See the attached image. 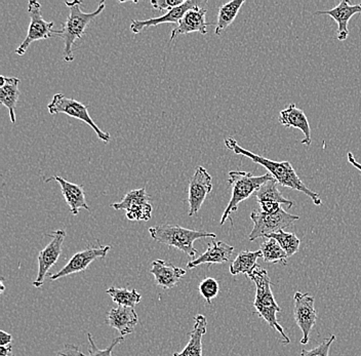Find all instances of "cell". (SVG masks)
Returning <instances> with one entry per match:
<instances>
[{
	"label": "cell",
	"mask_w": 361,
	"mask_h": 356,
	"mask_svg": "<svg viewBox=\"0 0 361 356\" xmlns=\"http://www.w3.org/2000/svg\"><path fill=\"white\" fill-rule=\"evenodd\" d=\"M51 181H56L60 184L63 196H64L65 200H66L67 204L70 207L72 215L78 216L80 209L90 211V207L87 206V200H85L83 186L71 183V182L65 180L64 178L59 177V176H54V177L49 178L47 180V182Z\"/></svg>",
	"instance_id": "21"
},
{
	"label": "cell",
	"mask_w": 361,
	"mask_h": 356,
	"mask_svg": "<svg viewBox=\"0 0 361 356\" xmlns=\"http://www.w3.org/2000/svg\"><path fill=\"white\" fill-rule=\"evenodd\" d=\"M274 179L271 173H265L263 176L252 175V173L239 172V171H231L229 172L228 183L232 188V195L229 204L223 213L221 218L220 225H224L226 221L230 218L232 213H235L238 209L239 204L245 200H248L252 195L259 190V187L269 180Z\"/></svg>",
	"instance_id": "5"
},
{
	"label": "cell",
	"mask_w": 361,
	"mask_h": 356,
	"mask_svg": "<svg viewBox=\"0 0 361 356\" xmlns=\"http://www.w3.org/2000/svg\"><path fill=\"white\" fill-rule=\"evenodd\" d=\"M250 219L254 222V228L248 235L250 242H255L258 238H266L271 234L288 228L300 220L299 216L288 214L282 207L279 211L271 214L265 213L259 209H256L250 214Z\"/></svg>",
	"instance_id": "6"
},
{
	"label": "cell",
	"mask_w": 361,
	"mask_h": 356,
	"mask_svg": "<svg viewBox=\"0 0 361 356\" xmlns=\"http://www.w3.org/2000/svg\"><path fill=\"white\" fill-rule=\"evenodd\" d=\"M150 274L154 276L157 286L164 290H169L180 283L182 277L186 274V270L164 260H155L151 266Z\"/></svg>",
	"instance_id": "20"
},
{
	"label": "cell",
	"mask_w": 361,
	"mask_h": 356,
	"mask_svg": "<svg viewBox=\"0 0 361 356\" xmlns=\"http://www.w3.org/2000/svg\"><path fill=\"white\" fill-rule=\"evenodd\" d=\"M356 13L361 15V4L352 6L349 0H342L336 8L327 11H318L315 15H327L333 18L338 24V40L345 42L349 36V21Z\"/></svg>",
	"instance_id": "15"
},
{
	"label": "cell",
	"mask_w": 361,
	"mask_h": 356,
	"mask_svg": "<svg viewBox=\"0 0 361 356\" xmlns=\"http://www.w3.org/2000/svg\"><path fill=\"white\" fill-rule=\"evenodd\" d=\"M198 6V2L195 0H186L184 4L177 6V8H173V10L169 11L166 15L161 16V17L151 18V19L143 20H133L130 23V30L135 35H139L140 32L146 28H150V27L158 26L164 23L178 24L180 20L182 19L183 16L185 15L191 8Z\"/></svg>",
	"instance_id": "16"
},
{
	"label": "cell",
	"mask_w": 361,
	"mask_h": 356,
	"mask_svg": "<svg viewBox=\"0 0 361 356\" xmlns=\"http://www.w3.org/2000/svg\"><path fill=\"white\" fill-rule=\"evenodd\" d=\"M183 4H184L183 0H153L151 1V4L155 10L166 11V13Z\"/></svg>",
	"instance_id": "33"
},
{
	"label": "cell",
	"mask_w": 361,
	"mask_h": 356,
	"mask_svg": "<svg viewBox=\"0 0 361 356\" xmlns=\"http://www.w3.org/2000/svg\"><path fill=\"white\" fill-rule=\"evenodd\" d=\"M336 338L337 337L335 335H331V337L324 339V342L315 348L311 349V350L303 349L300 356H329V349H331V344L336 341Z\"/></svg>",
	"instance_id": "32"
},
{
	"label": "cell",
	"mask_w": 361,
	"mask_h": 356,
	"mask_svg": "<svg viewBox=\"0 0 361 356\" xmlns=\"http://www.w3.org/2000/svg\"><path fill=\"white\" fill-rule=\"evenodd\" d=\"M234 247L224 242H213L207 245V252L200 254L195 260L187 263V269H193L202 264H224L229 262Z\"/></svg>",
	"instance_id": "17"
},
{
	"label": "cell",
	"mask_w": 361,
	"mask_h": 356,
	"mask_svg": "<svg viewBox=\"0 0 361 356\" xmlns=\"http://www.w3.org/2000/svg\"><path fill=\"white\" fill-rule=\"evenodd\" d=\"M248 278L256 286V297H255L254 307L256 308L259 317L269 324L270 328L274 329L281 333L282 343L288 345L290 343V339L288 337L283 328L277 321V313L281 312L277 302L273 296L269 274L267 270L264 269L262 266L257 265L256 268L247 276Z\"/></svg>",
	"instance_id": "2"
},
{
	"label": "cell",
	"mask_w": 361,
	"mask_h": 356,
	"mask_svg": "<svg viewBox=\"0 0 361 356\" xmlns=\"http://www.w3.org/2000/svg\"><path fill=\"white\" fill-rule=\"evenodd\" d=\"M207 317L197 314L194 317L193 330L189 333V342L180 352L173 356H202V338L207 333Z\"/></svg>",
	"instance_id": "23"
},
{
	"label": "cell",
	"mask_w": 361,
	"mask_h": 356,
	"mask_svg": "<svg viewBox=\"0 0 361 356\" xmlns=\"http://www.w3.org/2000/svg\"><path fill=\"white\" fill-rule=\"evenodd\" d=\"M266 238H274L277 243L281 245L282 250L286 252L288 257H293V254L298 253L301 245V240L298 236L292 232H286L283 230L276 232V233L271 234Z\"/></svg>",
	"instance_id": "29"
},
{
	"label": "cell",
	"mask_w": 361,
	"mask_h": 356,
	"mask_svg": "<svg viewBox=\"0 0 361 356\" xmlns=\"http://www.w3.org/2000/svg\"><path fill=\"white\" fill-rule=\"evenodd\" d=\"M4 288H6V287H4V278H1V283H0V292L4 293Z\"/></svg>",
	"instance_id": "38"
},
{
	"label": "cell",
	"mask_w": 361,
	"mask_h": 356,
	"mask_svg": "<svg viewBox=\"0 0 361 356\" xmlns=\"http://www.w3.org/2000/svg\"><path fill=\"white\" fill-rule=\"evenodd\" d=\"M106 293L111 297L115 303L118 304V306H123V307L135 308V306L139 304L142 300L141 295L137 290H130L126 288L111 287L107 288Z\"/></svg>",
	"instance_id": "28"
},
{
	"label": "cell",
	"mask_w": 361,
	"mask_h": 356,
	"mask_svg": "<svg viewBox=\"0 0 361 356\" xmlns=\"http://www.w3.org/2000/svg\"><path fill=\"white\" fill-rule=\"evenodd\" d=\"M245 2V0H232V1L223 4L219 8L218 20H216V29H214L216 35H221L223 31L233 23Z\"/></svg>",
	"instance_id": "25"
},
{
	"label": "cell",
	"mask_w": 361,
	"mask_h": 356,
	"mask_svg": "<svg viewBox=\"0 0 361 356\" xmlns=\"http://www.w3.org/2000/svg\"><path fill=\"white\" fill-rule=\"evenodd\" d=\"M56 356H87L83 355L76 345L67 344L56 352Z\"/></svg>",
	"instance_id": "34"
},
{
	"label": "cell",
	"mask_w": 361,
	"mask_h": 356,
	"mask_svg": "<svg viewBox=\"0 0 361 356\" xmlns=\"http://www.w3.org/2000/svg\"><path fill=\"white\" fill-rule=\"evenodd\" d=\"M207 13V8H200V6H195V8L189 10L183 16L177 27L171 31L169 40L173 42L178 36L188 35V33L198 32L202 35H207V26L213 25V23H207L205 21Z\"/></svg>",
	"instance_id": "14"
},
{
	"label": "cell",
	"mask_w": 361,
	"mask_h": 356,
	"mask_svg": "<svg viewBox=\"0 0 361 356\" xmlns=\"http://www.w3.org/2000/svg\"><path fill=\"white\" fill-rule=\"evenodd\" d=\"M0 356H15L13 353V346L8 345L0 347Z\"/></svg>",
	"instance_id": "36"
},
{
	"label": "cell",
	"mask_w": 361,
	"mask_h": 356,
	"mask_svg": "<svg viewBox=\"0 0 361 356\" xmlns=\"http://www.w3.org/2000/svg\"><path fill=\"white\" fill-rule=\"evenodd\" d=\"M110 250H111V245H105V247H87L83 251L78 252L70 259L69 262L60 271H58V274L51 276V281H58L63 277L85 271L94 261L105 258Z\"/></svg>",
	"instance_id": "13"
},
{
	"label": "cell",
	"mask_w": 361,
	"mask_h": 356,
	"mask_svg": "<svg viewBox=\"0 0 361 356\" xmlns=\"http://www.w3.org/2000/svg\"><path fill=\"white\" fill-rule=\"evenodd\" d=\"M49 236H51V242L38 254V274L35 281H33V286L35 288L42 287L49 270L60 258L63 243L65 242L67 233L64 229H58L49 233Z\"/></svg>",
	"instance_id": "10"
},
{
	"label": "cell",
	"mask_w": 361,
	"mask_h": 356,
	"mask_svg": "<svg viewBox=\"0 0 361 356\" xmlns=\"http://www.w3.org/2000/svg\"><path fill=\"white\" fill-rule=\"evenodd\" d=\"M0 102L8 108L11 123H16V107L20 97V80L17 78H6L4 75L0 76Z\"/></svg>",
	"instance_id": "22"
},
{
	"label": "cell",
	"mask_w": 361,
	"mask_h": 356,
	"mask_svg": "<svg viewBox=\"0 0 361 356\" xmlns=\"http://www.w3.org/2000/svg\"><path fill=\"white\" fill-rule=\"evenodd\" d=\"M198 290H200V295L207 301V303L212 304L213 299L216 298L219 292H220V286H219L216 279L213 278V277H207L200 283Z\"/></svg>",
	"instance_id": "30"
},
{
	"label": "cell",
	"mask_w": 361,
	"mask_h": 356,
	"mask_svg": "<svg viewBox=\"0 0 361 356\" xmlns=\"http://www.w3.org/2000/svg\"><path fill=\"white\" fill-rule=\"evenodd\" d=\"M259 251L263 254L266 263L286 265L288 256L274 238H267L265 242L262 243Z\"/></svg>",
	"instance_id": "27"
},
{
	"label": "cell",
	"mask_w": 361,
	"mask_h": 356,
	"mask_svg": "<svg viewBox=\"0 0 361 356\" xmlns=\"http://www.w3.org/2000/svg\"><path fill=\"white\" fill-rule=\"evenodd\" d=\"M139 322V317L135 308L118 306L108 312L106 324L115 329L121 337L134 333L135 326Z\"/></svg>",
	"instance_id": "19"
},
{
	"label": "cell",
	"mask_w": 361,
	"mask_h": 356,
	"mask_svg": "<svg viewBox=\"0 0 361 356\" xmlns=\"http://www.w3.org/2000/svg\"><path fill=\"white\" fill-rule=\"evenodd\" d=\"M47 110L51 115L66 114L68 116L73 117V118L87 123L96 133L99 140L103 141L104 143H109L110 140H111L109 133L103 132L92 121L87 106L83 105L82 103L78 102L74 99L67 98L63 94H56L53 97L51 102L47 105Z\"/></svg>",
	"instance_id": "7"
},
{
	"label": "cell",
	"mask_w": 361,
	"mask_h": 356,
	"mask_svg": "<svg viewBox=\"0 0 361 356\" xmlns=\"http://www.w3.org/2000/svg\"><path fill=\"white\" fill-rule=\"evenodd\" d=\"M259 258H263L262 252L243 251L237 254L234 261L230 264V274L232 276H238V274H245L248 276L252 270L256 268L257 261Z\"/></svg>",
	"instance_id": "26"
},
{
	"label": "cell",
	"mask_w": 361,
	"mask_h": 356,
	"mask_svg": "<svg viewBox=\"0 0 361 356\" xmlns=\"http://www.w3.org/2000/svg\"><path fill=\"white\" fill-rule=\"evenodd\" d=\"M347 159H348V161L350 164H352V166H354V168H357L358 171H360L361 172V164L360 162L356 161L355 156H354L353 153L349 152L348 155H347Z\"/></svg>",
	"instance_id": "37"
},
{
	"label": "cell",
	"mask_w": 361,
	"mask_h": 356,
	"mask_svg": "<svg viewBox=\"0 0 361 356\" xmlns=\"http://www.w3.org/2000/svg\"><path fill=\"white\" fill-rule=\"evenodd\" d=\"M293 302H295L293 314H295V322L303 333L301 344L306 345L309 343V336L317 319V312L314 308L315 299L310 294L297 292L293 296Z\"/></svg>",
	"instance_id": "11"
},
{
	"label": "cell",
	"mask_w": 361,
	"mask_h": 356,
	"mask_svg": "<svg viewBox=\"0 0 361 356\" xmlns=\"http://www.w3.org/2000/svg\"><path fill=\"white\" fill-rule=\"evenodd\" d=\"M150 197L145 188L135 189L124 195L121 202L112 204L111 207L116 211H126V218L134 222L149 221L152 217L153 207Z\"/></svg>",
	"instance_id": "9"
},
{
	"label": "cell",
	"mask_w": 361,
	"mask_h": 356,
	"mask_svg": "<svg viewBox=\"0 0 361 356\" xmlns=\"http://www.w3.org/2000/svg\"><path fill=\"white\" fill-rule=\"evenodd\" d=\"M65 4L70 8L69 17L63 24L61 30H54V35L62 38L64 42V61L70 63L74 60L73 49H72L73 44H75L76 40L80 39L85 35L87 27L94 18L98 17L103 12L106 4L104 1L100 2L98 8L92 13L82 12L80 10L82 2L79 0L66 1Z\"/></svg>",
	"instance_id": "3"
},
{
	"label": "cell",
	"mask_w": 361,
	"mask_h": 356,
	"mask_svg": "<svg viewBox=\"0 0 361 356\" xmlns=\"http://www.w3.org/2000/svg\"><path fill=\"white\" fill-rule=\"evenodd\" d=\"M255 196H256L259 204H281V206L284 204L290 209L293 206V202L286 200L281 195V191L279 190V183L275 179L269 180L262 185L259 190L255 193Z\"/></svg>",
	"instance_id": "24"
},
{
	"label": "cell",
	"mask_w": 361,
	"mask_h": 356,
	"mask_svg": "<svg viewBox=\"0 0 361 356\" xmlns=\"http://www.w3.org/2000/svg\"><path fill=\"white\" fill-rule=\"evenodd\" d=\"M225 145L228 149L233 151L235 154L247 157L250 161H254L255 164L264 166L272 175V177L276 180L277 183L293 189V190H298L300 192L305 193L308 197L311 198L315 206H322V200L320 198V195L309 189L303 183V181L300 179L299 176H298L297 172H295L290 161H271V159H265V157L261 156V155L255 154V153L250 152V151L239 146L235 139L233 138L226 139Z\"/></svg>",
	"instance_id": "1"
},
{
	"label": "cell",
	"mask_w": 361,
	"mask_h": 356,
	"mask_svg": "<svg viewBox=\"0 0 361 356\" xmlns=\"http://www.w3.org/2000/svg\"><path fill=\"white\" fill-rule=\"evenodd\" d=\"M212 190H213V178L203 166H197L189 183V217H193L200 211L205 198L212 192Z\"/></svg>",
	"instance_id": "12"
},
{
	"label": "cell",
	"mask_w": 361,
	"mask_h": 356,
	"mask_svg": "<svg viewBox=\"0 0 361 356\" xmlns=\"http://www.w3.org/2000/svg\"><path fill=\"white\" fill-rule=\"evenodd\" d=\"M279 121L283 127L298 128L301 130L304 134V139L302 140L301 143L306 146L311 145L312 137H311V128L308 118L303 110L298 108L295 104H290L288 108L281 110Z\"/></svg>",
	"instance_id": "18"
},
{
	"label": "cell",
	"mask_w": 361,
	"mask_h": 356,
	"mask_svg": "<svg viewBox=\"0 0 361 356\" xmlns=\"http://www.w3.org/2000/svg\"><path fill=\"white\" fill-rule=\"evenodd\" d=\"M28 13L30 17L28 33L26 38L22 42L21 46L16 49V54L19 56L25 55L27 49L34 42L49 39L53 37L54 22L45 21L42 13V4L36 0H31L28 4Z\"/></svg>",
	"instance_id": "8"
},
{
	"label": "cell",
	"mask_w": 361,
	"mask_h": 356,
	"mask_svg": "<svg viewBox=\"0 0 361 356\" xmlns=\"http://www.w3.org/2000/svg\"><path fill=\"white\" fill-rule=\"evenodd\" d=\"M13 341V336L11 333H6L4 331H0V345L1 346H8Z\"/></svg>",
	"instance_id": "35"
},
{
	"label": "cell",
	"mask_w": 361,
	"mask_h": 356,
	"mask_svg": "<svg viewBox=\"0 0 361 356\" xmlns=\"http://www.w3.org/2000/svg\"><path fill=\"white\" fill-rule=\"evenodd\" d=\"M87 340H89V356H113L112 351L117 345L123 343L124 341V337H118L116 339L113 340L112 343L109 345L106 349H100L94 343V339H92V333H87Z\"/></svg>",
	"instance_id": "31"
},
{
	"label": "cell",
	"mask_w": 361,
	"mask_h": 356,
	"mask_svg": "<svg viewBox=\"0 0 361 356\" xmlns=\"http://www.w3.org/2000/svg\"><path fill=\"white\" fill-rule=\"evenodd\" d=\"M149 234L153 240L162 245L176 247L183 253L194 258L198 254L197 250L194 247V242L202 238H214L216 234L202 230H191L184 228L179 225L161 224L150 227Z\"/></svg>",
	"instance_id": "4"
}]
</instances>
